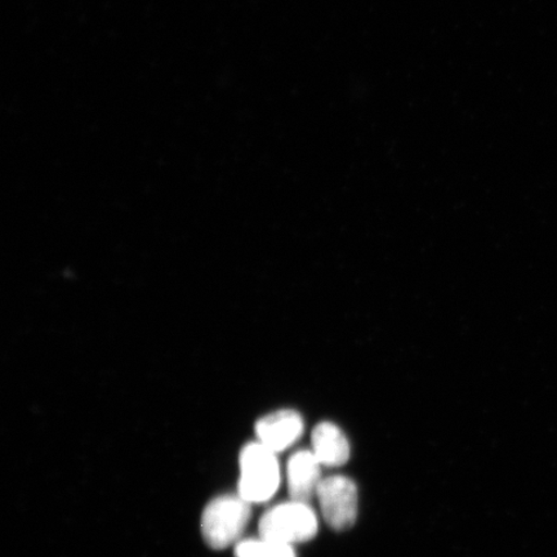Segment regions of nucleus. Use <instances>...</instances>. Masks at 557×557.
<instances>
[{
  "mask_svg": "<svg viewBox=\"0 0 557 557\" xmlns=\"http://www.w3.org/2000/svg\"><path fill=\"white\" fill-rule=\"evenodd\" d=\"M252 517V504L240 494H224L209 503L201 513L200 531L207 545L225 549L238 545Z\"/></svg>",
  "mask_w": 557,
  "mask_h": 557,
  "instance_id": "1",
  "label": "nucleus"
},
{
  "mask_svg": "<svg viewBox=\"0 0 557 557\" xmlns=\"http://www.w3.org/2000/svg\"><path fill=\"white\" fill-rule=\"evenodd\" d=\"M239 494L249 504H264L281 486L282 472L275 451L259 442L247 444L239 457Z\"/></svg>",
  "mask_w": 557,
  "mask_h": 557,
  "instance_id": "2",
  "label": "nucleus"
},
{
  "mask_svg": "<svg viewBox=\"0 0 557 557\" xmlns=\"http://www.w3.org/2000/svg\"><path fill=\"white\" fill-rule=\"evenodd\" d=\"M318 518L309 504L290 499L271 507L260 521L261 537L294 546L308 542L318 533Z\"/></svg>",
  "mask_w": 557,
  "mask_h": 557,
  "instance_id": "3",
  "label": "nucleus"
},
{
  "mask_svg": "<svg viewBox=\"0 0 557 557\" xmlns=\"http://www.w3.org/2000/svg\"><path fill=\"white\" fill-rule=\"evenodd\" d=\"M317 498L323 518L334 531L344 532L358 519L359 493L351 479L330 476L320 484Z\"/></svg>",
  "mask_w": 557,
  "mask_h": 557,
  "instance_id": "4",
  "label": "nucleus"
},
{
  "mask_svg": "<svg viewBox=\"0 0 557 557\" xmlns=\"http://www.w3.org/2000/svg\"><path fill=\"white\" fill-rule=\"evenodd\" d=\"M304 433L302 417L295 410H278L256 423L257 442L278 453L287 450Z\"/></svg>",
  "mask_w": 557,
  "mask_h": 557,
  "instance_id": "5",
  "label": "nucleus"
},
{
  "mask_svg": "<svg viewBox=\"0 0 557 557\" xmlns=\"http://www.w3.org/2000/svg\"><path fill=\"white\" fill-rule=\"evenodd\" d=\"M322 463L312 450H299L290 457L287 465V484L290 499L309 504L317 497L323 482Z\"/></svg>",
  "mask_w": 557,
  "mask_h": 557,
  "instance_id": "6",
  "label": "nucleus"
},
{
  "mask_svg": "<svg viewBox=\"0 0 557 557\" xmlns=\"http://www.w3.org/2000/svg\"><path fill=\"white\" fill-rule=\"evenodd\" d=\"M312 451L326 468H339L350 458V444L336 424L322 422L312 431Z\"/></svg>",
  "mask_w": 557,
  "mask_h": 557,
  "instance_id": "7",
  "label": "nucleus"
},
{
  "mask_svg": "<svg viewBox=\"0 0 557 557\" xmlns=\"http://www.w3.org/2000/svg\"><path fill=\"white\" fill-rule=\"evenodd\" d=\"M235 557H296L294 546L264 537L243 540L235 545Z\"/></svg>",
  "mask_w": 557,
  "mask_h": 557,
  "instance_id": "8",
  "label": "nucleus"
}]
</instances>
